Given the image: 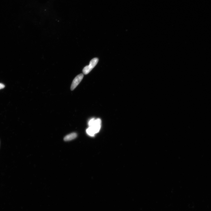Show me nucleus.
Returning <instances> with one entry per match:
<instances>
[{"mask_svg": "<svg viewBox=\"0 0 211 211\" xmlns=\"http://www.w3.org/2000/svg\"><path fill=\"white\" fill-rule=\"evenodd\" d=\"M89 128L94 135L99 132L101 127V120L100 119H91L88 122Z\"/></svg>", "mask_w": 211, "mask_h": 211, "instance_id": "f257e3e1", "label": "nucleus"}, {"mask_svg": "<svg viewBox=\"0 0 211 211\" xmlns=\"http://www.w3.org/2000/svg\"><path fill=\"white\" fill-rule=\"evenodd\" d=\"M99 59L97 58L93 59L90 61L89 65L86 66L83 70L84 74H87L90 72L92 69L98 63Z\"/></svg>", "mask_w": 211, "mask_h": 211, "instance_id": "f03ea898", "label": "nucleus"}, {"mask_svg": "<svg viewBox=\"0 0 211 211\" xmlns=\"http://www.w3.org/2000/svg\"><path fill=\"white\" fill-rule=\"evenodd\" d=\"M83 74H81L78 75L74 78L71 85V90L72 91L74 90L77 87L83 80Z\"/></svg>", "mask_w": 211, "mask_h": 211, "instance_id": "7ed1b4c3", "label": "nucleus"}, {"mask_svg": "<svg viewBox=\"0 0 211 211\" xmlns=\"http://www.w3.org/2000/svg\"><path fill=\"white\" fill-rule=\"evenodd\" d=\"M77 136V134L75 132H72L65 136L64 140L65 141H70L75 139Z\"/></svg>", "mask_w": 211, "mask_h": 211, "instance_id": "20e7f679", "label": "nucleus"}, {"mask_svg": "<svg viewBox=\"0 0 211 211\" xmlns=\"http://www.w3.org/2000/svg\"><path fill=\"white\" fill-rule=\"evenodd\" d=\"M5 87V85L3 84L0 83V89L4 88Z\"/></svg>", "mask_w": 211, "mask_h": 211, "instance_id": "39448f33", "label": "nucleus"}]
</instances>
